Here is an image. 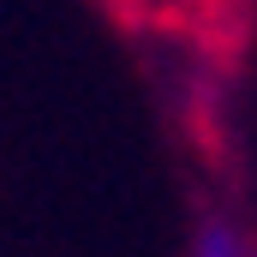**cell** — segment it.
<instances>
[{
  "instance_id": "cell-1",
  "label": "cell",
  "mask_w": 257,
  "mask_h": 257,
  "mask_svg": "<svg viewBox=\"0 0 257 257\" xmlns=\"http://www.w3.org/2000/svg\"><path fill=\"white\" fill-rule=\"evenodd\" d=\"M192 257H251V251H245V239H239L233 221L209 215V221L197 227V239H192Z\"/></svg>"
}]
</instances>
